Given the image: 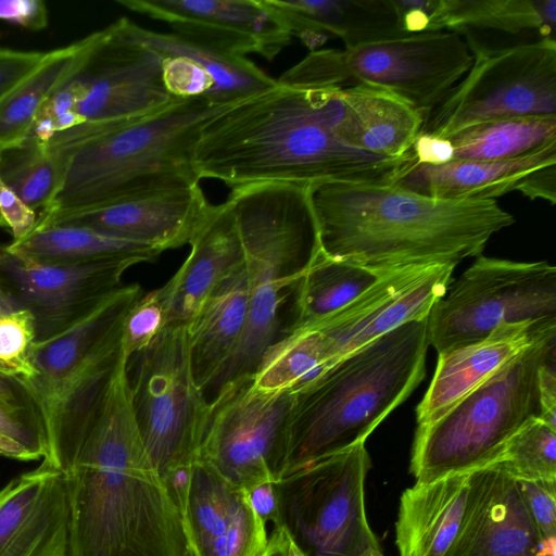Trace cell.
Listing matches in <instances>:
<instances>
[{"instance_id": "1", "label": "cell", "mask_w": 556, "mask_h": 556, "mask_svg": "<svg viewBox=\"0 0 556 556\" xmlns=\"http://www.w3.org/2000/svg\"><path fill=\"white\" fill-rule=\"evenodd\" d=\"M122 351L97 415L70 453L49 462L70 508L68 556H185L181 519L146 448ZM47 460V459H46Z\"/></svg>"}, {"instance_id": "2", "label": "cell", "mask_w": 556, "mask_h": 556, "mask_svg": "<svg viewBox=\"0 0 556 556\" xmlns=\"http://www.w3.org/2000/svg\"><path fill=\"white\" fill-rule=\"evenodd\" d=\"M342 100L336 89L276 83L211 117L192 151L193 170L231 189L266 181L391 182L412 157L352 149L336 136Z\"/></svg>"}, {"instance_id": "3", "label": "cell", "mask_w": 556, "mask_h": 556, "mask_svg": "<svg viewBox=\"0 0 556 556\" xmlns=\"http://www.w3.org/2000/svg\"><path fill=\"white\" fill-rule=\"evenodd\" d=\"M306 190L318 250L383 274L456 266L515 223L494 199L438 200L391 182L333 180Z\"/></svg>"}, {"instance_id": "4", "label": "cell", "mask_w": 556, "mask_h": 556, "mask_svg": "<svg viewBox=\"0 0 556 556\" xmlns=\"http://www.w3.org/2000/svg\"><path fill=\"white\" fill-rule=\"evenodd\" d=\"M228 106L180 99L141 119L80 123L47 147L60 168L59 188L39 214L97 207L142 193L199 184L192 151L203 125Z\"/></svg>"}, {"instance_id": "5", "label": "cell", "mask_w": 556, "mask_h": 556, "mask_svg": "<svg viewBox=\"0 0 556 556\" xmlns=\"http://www.w3.org/2000/svg\"><path fill=\"white\" fill-rule=\"evenodd\" d=\"M428 348L427 318L406 323L344 356L295 393L280 478L366 442L422 381Z\"/></svg>"}, {"instance_id": "6", "label": "cell", "mask_w": 556, "mask_h": 556, "mask_svg": "<svg viewBox=\"0 0 556 556\" xmlns=\"http://www.w3.org/2000/svg\"><path fill=\"white\" fill-rule=\"evenodd\" d=\"M226 202L240 233L250 298L245 328L220 386L253 374L265 350L280 336L283 304L316 247L306 186L243 185L231 189Z\"/></svg>"}, {"instance_id": "7", "label": "cell", "mask_w": 556, "mask_h": 556, "mask_svg": "<svg viewBox=\"0 0 556 556\" xmlns=\"http://www.w3.org/2000/svg\"><path fill=\"white\" fill-rule=\"evenodd\" d=\"M143 294L122 286L62 333L30 350L34 374L18 378L41 415L47 460L73 451L89 430L122 353L126 313Z\"/></svg>"}, {"instance_id": "8", "label": "cell", "mask_w": 556, "mask_h": 556, "mask_svg": "<svg viewBox=\"0 0 556 556\" xmlns=\"http://www.w3.org/2000/svg\"><path fill=\"white\" fill-rule=\"evenodd\" d=\"M553 351L556 329L539 337L437 420L417 426L409 463L415 482L430 483L496 462L509 439L540 417V369Z\"/></svg>"}, {"instance_id": "9", "label": "cell", "mask_w": 556, "mask_h": 556, "mask_svg": "<svg viewBox=\"0 0 556 556\" xmlns=\"http://www.w3.org/2000/svg\"><path fill=\"white\" fill-rule=\"evenodd\" d=\"M472 62L473 54L460 33L406 34L344 50L311 51L277 81L336 90L375 88L402 99L426 117Z\"/></svg>"}, {"instance_id": "10", "label": "cell", "mask_w": 556, "mask_h": 556, "mask_svg": "<svg viewBox=\"0 0 556 556\" xmlns=\"http://www.w3.org/2000/svg\"><path fill=\"white\" fill-rule=\"evenodd\" d=\"M365 442L315 458L275 484L280 525L305 556L383 553L367 518Z\"/></svg>"}, {"instance_id": "11", "label": "cell", "mask_w": 556, "mask_h": 556, "mask_svg": "<svg viewBox=\"0 0 556 556\" xmlns=\"http://www.w3.org/2000/svg\"><path fill=\"white\" fill-rule=\"evenodd\" d=\"M526 321L556 324L555 266L479 255L432 306L427 337L439 355Z\"/></svg>"}, {"instance_id": "12", "label": "cell", "mask_w": 556, "mask_h": 556, "mask_svg": "<svg viewBox=\"0 0 556 556\" xmlns=\"http://www.w3.org/2000/svg\"><path fill=\"white\" fill-rule=\"evenodd\" d=\"M129 361L136 418L163 478L198 457L208 408L193 374L186 324L167 325Z\"/></svg>"}, {"instance_id": "13", "label": "cell", "mask_w": 556, "mask_h": 556, "mask_svg": "<svg viewBox=\"0 0 556 556\" xmlns=\"http://www.w3.org/2000/svg\"><path fill=\"white\" fill-rule=\"evenodd\" d=\"M468 73L425 117L419 134L439 138L515 117L556 116V41L489 50L471 46Z\"/></svg>"}, {"instance_id": "14", "label": "cell", "mask_w": 556, "mask_h": 556, "mask_svg": "<svg viewBox=\"0 0 556 556\" xmlns=\"http://www.w3.org/2000/svg\"><path fill=\"white\" fill-rule=\"evenodd\" d=\"M294 396L258 389L252 374L224 383L208 401L198 456L245 491L277 482Z\"/></svg>"}, {"instance_id": "15", "label": "cell", "mask_w": 556, "mask_h": 556, "mask_svg": "<svg viewBox=\"0 0 556 556\" xmlns=\"http://www.w3.org/2000/svg\"><path fill=\"white\" fill-rule=\"evenodd\" d=\"M122 17L84 37V49L68 79L77 93L81 123L115 124L141 119L177 100L163 79L162 58Z\"/></svg>"}, {"instance_id": "16", "label": "cell", "mask_w": 556, "mask_h": 556, "mask_svg": "<svg viewBox=\"0 0 556 556\" xmlns=\"http://www.w3.org/2000/svg\"><path fill=\"white\" fill-rule=\"evenodd\" d=\"M117 257L86 264H47L0 245V287L16 311L31 313L36 342L74 326L121 288L124 273L144 263Z\"/></svg>"}, {"instance_id": "17", "label": "cell", "mask_w": 556, "mask_h": 556, "mask_svg": "<svg viewBox=\"0 0 556 556\" xmlns=\"http://www.w3.org/2000/svg\"><path fill=\"white\" fill-rule=\"evenodd\" d=\"M455 267L430 265L387 273L342 309L306 329L320 334L332 366L397 327L427 318Z\"/></svg>"}, {"instance_id": "18", "label": "cell", "mask_w": 556, "mask_h": 556, "mask_svg": "<svg viewBox=\"0 0 556 556\" xmlns=\"http://www.w3.org/2000/svg\"><path fill=\"white\" fill-rule=\"evenodd\" d=\"M129 11L163 21L174 33L237 55L274 60L292 33L269 0H117Z\"/></svg>"}, {"instance_id": "19", "label": "cell", "mask_w": 556, "mask_h": 556, "mask_svg": "<svg viewBox=\"0 0 556 556\" xmlns=\"http://www.w3.org/2000/svg\"><path fill=\"white\" fill-rule=\"evenodd\" d=\"M444 556H556L543 539L518 480L498 460L470 472L466 506Z\"/></svg>"}, {"instance_id": "20", "label": "cell", "mask_w": 556, "mask_h": 556, "mask_svg": "<svg viewBox=\"0 0 556 556\" xmlns=\"http://www.w3.org/2000/svg\"><path fill=\"white\" fill-rule=\"evenodd\" d=\"M199 184L142 193L79 211L39 214L37 226L75 225L159 252L189 244L211 211Z\"/></svg>"}, {"instance_id": "21", "label": "cell", "mask_w": 556, "mask_h": 556, "mask_svg": "<svg viewBox=\"0 0 556 556\" xmlns=\"http://www.w3.org/2000/svg\"><path fill=\"white\" fill-rule=\"evenodd\" d=\"M68 546L63 478L42 458L0 490V556H68Z\"/></svg>"}, {"instance_id": "22", "label": "cell", "mask_w": 556, "mask_h": 556, "mask_svg": "<svg viewBox=\"0 0 556 556\" xmlns=\"http://www.w3.org/2000/svg\"><path fill=\"white\" fill-rule=\"evenodd\" d=\"M556 324L502 323L485 339L438 355L427 392L416 408L418 426H426L489 379Z\"/></svg>"}, {"instance_id": "23", "label": "cell", "mask_w": 556, "mask_h": 556, "mask_svg": "<svg viewBox=\"0 0 556 556\" xmlns=\"http://www.w3.org/2000/svg\"><path fill=\"white\" fill-rule=\"evenodd\" d=\"M189 245L180 268L157 289L168 325L190 321L213 289L244 263L238 226L226 201L212 205Z\"/></svg>"}, {"instance_id": "24", "label": "cell", "mask_w": 556, "mask_h": 556, "mask_svg": "<svg viewBox=\"0 0 556 556\" xmlns=\"http://www.w3.org/2000/svg\"><path fill=\"white\" fill-rule=\"evenodd\" d=\"M552 163H556V142L507 161L452 160L428 165L414 162L412 156L397 169L391 184L438 200H495L515 191L531 172Z\"/></svg>"}, {"instance_id": "25", "label": "cell", "mask_w": 556, "mask_h": 556, "mask_svg": "<svg viewBox=\"0 0 556 556\" xmlns=\"http://www.w3.org/2000/svg\"><path fill=\"white\" fill-rule=\"evenodd\" d=\"M244 266L220 281L186 324L195 380L205 392L216 391L242 338L249 308Z\"/></svg>"}, {"instance_id": "26", "label": "cell", "mask_w": 556, "mask_h": 556, "mask_svg": "<svg viewBox=\"0 0 556 556\" xmlns=\"http://www.w3.org/2000/svg\"><path fill=\"white\" fill-rule=\"evenodd\" d=\"M312 51L331 36L345 48L406 35L391 0H269Z\"/></svg>"}, {"instance_id": "27", "label": "cell", "mask_w": 556, "mask_h": 556, "mask_svg": "<svg viewBox=\"0 0 556 556\" xmlns=\"http://www.w3.org/2000/svg\"><path fill=\"white\" fill-rule=\"evenodd\" d=\"M342 100L336 136L345 146L382 157L406 155L425 116L387 91L356 86L339 90Z\"/></svg>"}, {"instance_id": "28", "label": "cell", "mask_w": 556, "mask_h": 556, "mask_svg": "<svg viewBox=\"0 0 556 556\" xmlns=\"http://www.w3.org/2000/svg\"><path fill=\"white\" fill-rule=\"evenodd\" d=\"M470 472L415 482L403 491L395 521L399 556L445 555L464 515Z\"/></svg>"}, {"instance_id": "29", "label": "cell", "mask_w": 556, "mask_h": 556, "mask_svg": "<svg viewBox=\"0 0 556 556\" xmlns=\"http://www.w3.org/2000/svg\"><path fill=\"white\" fill-rule=\"evenodd\" d=\"M384 274L327 256L316 243L293 286L288 321L280 334L306 329L333 315Z\"/></svg>"}, {"instance_id": "30", "label": "cell", "mask_w": 556, "mask_h": 556, "mask_svg": "<svg viewBox=\"0 0 556 556\" xmlns=\"http://www.w3.org/2000/svg\"><path fill=\"white\" fill-rule=\"evenodd\" d=\"M136 36L160 56L186 55L195 61L214 83V101L230 106L276 85L243 55L229 53L178 33H157L134 24Z\"/></svg>"}, {"instance_id": "31", "label": "cell", "mask_w": 556, "mask_h": 556, "mask_svg": "<svg viewBox=\"0 0 556 556\" xmlns=\"http://www.w3.org/2000/svg\"><path fill=\"white\" fill-rule=\"evenodd\" d=\"M8 247L36 262L67 265L130 256L152 262L161 254L147 245L75 225L36 226L27 237Z\"/></svg>"}, {"instance_id": "32", "label": "cell", "mask_w": 556, "mask_h": 556, "mask_svg": "<svg viewBox=\"0 0 556 556\" xmlns=\"http://www.w3.org/2000/svg\"><path fill=\"white\" fill-rule=\"evenodd\" d=\"M84 39L45 52L40 63L0 100V150L28 137L46 101L75 73Z\"/></svg>"}, {"instance_id": "33", "label": "cell", "mask_w": 556, "mask_h": 556, "mask_svg": "<svg viewBox=\"0 0 556 556\" xmlns=\"http://www.w3.org/2000/svg\"><path fill=\"white\" fill-rule=\"evenodd\" d=\"M556 0H440L434 31L467 28L510 34L538 30L554 39Z\"/></svg>"}, {"instance_id": "34", "label": "cell", "mask_w": 556, "mask_h": 556, "mask_svg": "<svg viewBox=\"0 0 556 556\" xmlns=\"http://www.w3.org/2000/svg\"><path fill=\"white\" fill-rule=\"evenodd\" d=\"M448 139L453 160L507 161L556 142V116L515 117L465 128Z\"/></svg>"}, {"instance_id": "35", "label": "cell", "mask_w": 556, "mask_h": 556, "mask_svg": "<svg viewBox=\"0 0 556 556\" xmlns=\"http://www.w3.org/2000/svg\"><path fill=\"white\" fill-rule=\"evenodd\" d=\"M245 496V490L235 486L198 456L192 463L187 506L180 516L186 554L224 533Z\"/></svg>"}, {"instance_id": "36", "label": "cell", "mask_w": 556, "mask_h": 556, "mask_svg": "<svg viewBox=\"0 0 556 556\" xmlns=\"http://www.w3.org/2000/svg\"><path fill=\"white\" fill-rule=\"evenodd\" d=\"M330 367L320 334L304 329L280 334L265 350L252 376L263 391L295 394Z\"/></svg>"}, {"instance_id": "37", "label": "cell", "mask_w": 556, "mask_h": 556, "mask_svg": "<svg viewBox=\"0 0 556 556\" xmlns=\"http://www.w3.org/2000/svg\"><path fill=\"white\" fill-rule=\"evenodd\" d=\"M0 178L29 207L40 213L60 184V168L46 142L34 136L0 150Z\"/></svg>"}, {"instance_id": "38", "label": "cell", "mask_w": 556, "mask_h": 556, "mask_svg": "<svg viewBox=\"0 0 556 556\" xmlns=\"http://www.w3.org/2000/svg\"><path fill=\"white\" fill-rule=\"evenodd\" d=\"M0 455L37 460L47 455L45 425L23 382L0 372Z\"/></svg>"}, {"instance_id": "39", "label": "cell", "mask_w": 556, "mask_h": 556, "mask_svg": "<svg viewBox=\"0 0 556 556\" xmlns=\"http://www.w3.org/2000/svg\"><path fill=\"white\" fill-rule=\"evenodd\" d=\"M497 460L517 480L556 481V429L540 417L530 419L509 439Z\"/></svg>"}, {"instance_id": "40", "label": "cell", "mask_w": 556, "mask_h": 556, "mask_svg": "<svg viewBox=\"0 0 556 556\" xmlns=\"http://www.w3.org/2000/svg\"><path fill=\"white\" fill-rule=\"evenodd\" d=\"M266 523L253 510L248 493L228 529L185 556H263Z\"/></svg>"}, {"instance_id": "41", "label": "cell", "mask_w": 556, "mask_h": 556, "mask_svg": "<svg viewBox=\"0 0 556 556\" xmlns=\"http://www.w3.org/2000/svg\"><path fill=\"white\" fill-rule=\"evenodd\" d=\"M36 342L31 313L18 309L0 317V364L5 372L18 378L34 374L30 350Z\"/></svg>"}, {"instance_id": "42", "label": "cell", "mask_w": 556, "mask_h": 556, "mask_svg": "<svg viewBox=\"0 0 556 556\" xmlns=\"http://www.w3.org/2000/svg\"><path fill=\"white\" fill-rule=\"evenodd\" d=\"M168 325L159 290L143 293L129 307L123 321L122 348L130 358L148 346Z\"/></svg>"}, {"instance_id": "43", "label": "cell", "mask_w": 556, "mask_h": 556, "mask_svg": "<svg viewBox=\"0 0 556 556\" xmlns=\"http://www.w3.org/2000/svg\"><path fill=\"white\" fill-rule=\"evenodd\" d=\"M162 68L164 84L174 98H206L216 104L211 76L192 59L186 55L165 56L162 58Z\"/></svg>"}, {"instance_id": "44", "label": "cell", "mask_w": 556, "mask_h": 556, "mask_svg": "<svg viewBox=\"0 0 556 556\" xmlns=\"http://www.w3.org/2000/svg\"><path fill=\"white\" fill-rule=\"evenodd\" d=\"M528 510L543 539L556 543V481L518 480Z\"/></svg>"}, {"instance_id": "45", "label": "cell", "mask_w": 556, "mask_h": 556, "mask_svg": "<svg viewBox=\"0 0 556 556\" xmlns=\"http://www.w3.org/2000/svg\"><path fill=\"white\" fill-rule=\"evenodd\" d=\"M39 213L29 207L0 178V219L13 241L27 237L37 226Z\"/></svg>"}, {"instance_id": "46", "label": "cell", "mask_w": 556, "mask_h": 556, "mask_svg": "<svg viewBox=\"0 0 556 556\" xmlns=\"http://www.w3.org/2000/svg\"><path fill=\"white\" fill-rule=\"evenodd\" d=\"M45 52L0 47V100L42 60Z\"/></svg>"}, {"instance_id": "47", "label": "cell", "mask_w": 556, "mask_h": 556, "mask_svg": "<svg viewBox=\"0 0 556 556\" xmlns=\"http://www.w3.org/2000/svg\"><path fill=\"white\" fill-rule=\"evenodd\" d=\"M0 22L40 31L49 24V11L42 0H0Z\"/></svg>"}, {"instance_id": "48", "label": "cell", "mask_w": 556, "mask_h": 556, "mask_svg": "<svg viewBox=\"0 0 556 556\" xmlns=\"http://www.w3.org/2000/svg\"><path fill=\"white\" fill-rule=\"evenodd\" d=\"M405 34L433 31L440 0H391Z\"/></svg>"}, {"instance_id": "49", "label": "cell", "mask_w": 556, "mask_h": 556, "mask_svg": "<svg viewBox=\"0 0 556 556\" xmlns=\"http://www.w3.org/2000/svg\"><path fill=\"white\" fill-rule=\"evenodd\" d=\"M515 191L522 193L531 201L543 199L552 205L556 202V163L538 168L525 176Z\"/></svg>"}, {"instance_id": "50", "label": "cell", "mask_w": 556, "mask_h": 556, "mask_svg": "<svg viewBox=\"0 0 556 556\" xmlns=\"http://www.w3.org/2000/svg\"><path fill=\"white\" fill-rule=\"evenodd\" d=\"M540 418L556 429V351L544 361L540 369Z\"/></svg>"}, {"instance_id": "51", "label": "cell", "mask_w": 556, "mask_h": 556, "mask_svg": "<svg viewBox=\"0 0 556 556\" xmlns=\"http://www.w3.org/2000/svg\"><path fill=\"white\" fill-rule=\"evenodd\" d=\"M414 162L440 165L453 160L452 146L446 138L419 134L412 146Z\"/></svg>"}, {"instance_id": "52", "label": "cell", "mask_w": 556, "mask_h": 556, "mask_svg": "<svg viewBox=\"0 0 556 556\" xmlns=\"http://www.w3.org/2000/svg\"><path fill=\"white\" fill-rule=\"evenodd\" d=\"M276 482H263L247 491L250 504L256 515L266 523L280 526L279 502Z\"/></svg>"}, {"instance_id": "53", "label": "cell", "mask_w": 556, "mask_h": 556, "mask_svg": "<svg viewBox=\"0 0 556 556\" xmlns=\"http://www.w3.org/2000/svg\"><path fill=\"white\" fill-rule=\"evenodd\" d=\"M192 463L180 465L163 477L167 491L178 509L179 516L185 511L188 502L192 478Z\"/></svg>"}, {"instance_id": "54", "label": "cell", "mask_w": 556, "mask_h": 556, "mask_svg": "<svg viewBox=\"0 0 556 556\" xmlns=\"http://www.w3.org/2000/svg\"><path fill=\"white\" fill-rule=\"evenodd\" d=\"M289 540L290 534L282 525L274 527L263 556H288Z\"/></svg>"}, {"instance_id": "55", "label": "cell", "mask_w": 556, "mask_h": 556, "mask_svg": "<svg viewBox=\"0 0 556 556\" xmlns=\"http://www.w3.org/2000/svg\"><path fill=\"white\" fill-rule=\"evenodd\" d=\"M16 308L0 287V317L15 312Z\"/></svg>"}, {"instance_id": "56", "label": "cell", "mask_w": 556, "mask_h": 556, "mask_svg": "<svg viewBox=\"0 0 556 556\" xmlns=\"http://www.w3.org/2000/svg\"><path fill=\"white\" fill-rule=\"evenodd\" d=\"M288 556H305L303 551L298 546L291 536L289 540Z\"/></svg>"}, {"instance_id": "57", "label": "cell", "mask_w": 556, "mask_h": 556, "mask_svg": "<svg viewBox=\"0 0 556 556\" xmlns=\"http://www.w3.org/2000/svg\"><path fill=\"white\" fill-rule=\"evenodd\" d=\"M367 556H383V553H378V554H369Z\"/></svg>"}, {"instance_id": "58", "label": "cell", "mask_w": 556, "mask_h": 556, "mask_svg": "<svg viewBox=\"0 0 556 556\" xmlns=\"http://www.w3.org/2000/svg\"><path fill=\"white\" fill-rule=\"evenodd\" d=\"M0 372L7 374L2 365L0 364ZM9 375V374H8Z\"/></svg>"}, {"instance_id": "59", "label": "cell", "mask_w": 556, "mask_h": 556, "mask_svg": "<svg viewBox=\"0 0 556 556\" xmlns=\"http://www.w3.org/2000/svg\"><path fill=\"white\" fill-rule=\"evenodd\" d=\"M0 227H2V223H1V219H0Z\"/></svg>"}]
</instances>
